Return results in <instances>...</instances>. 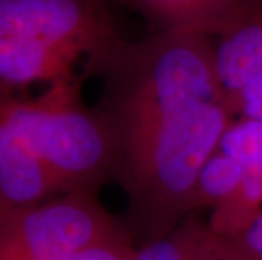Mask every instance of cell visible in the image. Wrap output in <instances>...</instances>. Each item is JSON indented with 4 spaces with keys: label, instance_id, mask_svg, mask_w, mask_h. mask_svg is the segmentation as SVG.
<instances>
[{
    "label": "cell",
    "instance_id": "cell-12",
    "mask_svg": "<svg viewBox=\"0 0 262 260\" xmlns=\"http://www.w3.org/2000/svg\"><path fill=\"white\" fill-rule=\"evenodd\" d=\"M232 260H262V215L232 239H219Z\"/></svg>",
    "mask_w": 262,
    "mask_h": 260
},
{
    "label": "cell",
    "instance_id": "cell-13",
    "mask_svg": "<svg viewBox=\"0 0 262 260\" xmlns=\"http://www.w3.org/2000/svg\"><path fill=\"white\" fill-rule=\"evenodd\" d=\"M191 260H232L222 247L219 237H215L210 230H206L205 237L200 242V245L194 252Z\"/></svg>",
    "mask_w": 262,
    "mask_h": 260
},
{
    "label": "cell",
    "instance_id": "cell-3",
    "mask_svg": "<svg viewBox=\"0 0 262 260\" xmlns=\"http://www.w3.org/2000/svg\"><path fill=\"white\" fill-rule=\"evenodd\" d=\"M88 75L44 86L36 97L7 90L14 119L63 193L98 191L119 179V156L107 120L83 98Z\"/></svg>",
    "mask_w": 262,
    "mask_h": 260
},
{
    "label": "cell",
    "instance_id": "cell-9",
    "mask_svg": "<svg viewBox=\"0 0 262 260\" xmlns=\"http://www.w3.org/2000/svg\"><path fill=\"white\" fill-rule=\"evenodd\" d=\"M206 230L203 221L186 220L169 233L137 247L134 260H191Z\"/></svg>",
    "mask_w": 262,
    "mask_h": 260
},
{
    "label": "cell",
    "instance_id": "cell-11",
    "mask_svg": "<svg viewBox=\"0 0 262 260\" xmlns=\"http://www.w3.org/2000/svg\"><path fill=\"white\" fill-rule=\"evenodd\" d=\"M136 252L137 247L134 245L130 235H124L44 260H134Z\"/></svg>",
    "mask_w": 262,
    "mask_h": 260
},
{
    "label": "cell",
    "instance_id": "cell-1",
    "mask_svg": "<svg viewBox=\"0 0 262 260\" xmlns=\"http://www.w3.org/2000/svg\"><path fill=\"white\" fill-rule=\"evenodd\" d=\"M235 115L224 97L164 105L114 130L119 179L136 220L159 239L191 213L194 184Z\"/></svg>",
    "mask_w": 262,
    "mask_h": 260
},
{
    "label": "cell",
    "instance_id": "cell-7",
    "mask_svg": "<svg viewBox=\"0 0 262 260\" xmlns=\"http://www.w3.org/2000/svg\"><path fill=\"white\" fill-rule=\"evenodd\" d=\"M262 215V171L247 168L238 187L210 211L208 230L219 239L238 235Z\"/></svg>",
    "mask_w": 262,
    "mask_h": 260
},
{
    "label": "cell",
    "instance_id": "cell-6",
    "mask_svg": "<svg viewBox=\"0 0 262 260\" xmlns=\"http://www.w3.org/2000/svg\"><path fill=\"white\" fill-rule=\"evenodd\" d=\"M146 20L150 32L213 37L241 0H114Z\"/></svg>",
    "mask_w": 262,
    "mask_h": 260
},
{
    "label": "cell",
    "instance_id": "cell-10",
    "mask_svg": "<svg viewBox=\"0 0 262 260\" xmlns=\"http://www.w3.org/2000/svg\"><path fill=\"white\" fill-rule=\"evenodd\" d=\"M220 149L247 168L262 171V120L235 117L228 125Z\"/></svg>",
    "mask_w": 262,
    "mask_h": 260
},
{
    "label": "cell",
    "instance_id": "cell-4",
    "mask_svg": "<svg viewBox=\"0 0 262 260\" xmlns=\"http://www.w3.org/2000/svg\"><path fill=\"white\" fill-rule=\"evenodd\" d=\"M129 235L92 193H64L0 211V260H44Z\"/></svg>",
    "mask_w": 262,
    "mask_h": 260
},
{
    "label": "cell",
    "instance_id": "cell-8",
    "mask_svg": "<svg viewBox=\"0 0 262 260\" xmlns=\"http://www.w3.org/2000/svg\"><path fill=\"white\" fill-rule=\"evenodd\" d=\"M244 174L245 166L219 149L200 171L191 196V213L200 209H215L237 190Z\"/></svg>",
    "mask_w": 262,
    "mask_h": 260
},
{
    "label": "cell",
    "instance_id": "cell-5",
    "mask_svg": "<svg viewBox=\"0 0 262 260\" xmlns=\"http://www.w3.org/2000/svg\"><path fill=\"white\" fill-rule=\"evenodd\" d=\"M211 58L233 115L262 120V0H241L211 37Z\"/></svg>",
    "mask_w": 262,
    "mask_h": 260
},
{
    "label": "cell",
    "instance_id": "cell-2",
    "mask_svg": "<svg viewBox=\"0 0 262 260\" xmlns=\"http://www.w3.org/2000/svg\"><path fill=\"white\" fill-rule=\"evenodd\" d=\"M122 41L108 0H0V86L95 76Z\"/></svg>",
    "mask_w": 262,
    "mask_h": 260
}]
</instances>
